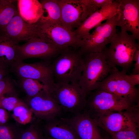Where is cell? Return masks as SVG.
<instances>
[{"mask_svg": "<svg viewBox=\"0 0 139 139\" xmlns=\"http://www.w3.org/2000/svg\"><path fill=\"white\" fill-rule=\"evenodd\" d=\"M119 4L117 0H113L90 15L74 31L77 37L82 40L87 38L91 29L118 13Z\"/></svg>", "mask_w": 139, "mask_h": 139, "instance_id": "15", "label": "cell"}, {"mask_svg": "<svg viewBox=\"0 0 139 139\" xmlns=\"http://www.w3.org/2000/svg\"><path fill=\"white\" fill-rule=\"evenodd\" d=\"M25 103L15 97H2L0 107L9 111L13 110L17 106Z\"/></svg>", "mask_w": 139, "mask_h": 139, "instance_id": "27", "label": "cell"}, {"mask_svg": "<svg viewBox=\"0 0 139 139\" xmlns=\"http://www.w3.org/2000/svg\"><path fill=\"white\" fill-rule=\"evenodd\" d=\"M15 1L0 0V32H3L13 17L19 13Z\"/></svg>", "mask_w": 139, "mask_h": 139, "instance_id": "21", "label": "cell"}, {"mask_svg": "<svg viewBox=\"0 0 139 139\" xmlns=\"http://www.w3.org/2000/svg\"><path fill=\"white\" fill-rule=\"evenodd\" d=\"M89 95L86 105L88 108L87 112L90 116L107 112L125 110L132 106L133 104L127 100L104 91L96 90Z\"/></svg>", "mask_w": 139, "mask_h": 139, "instance_id": "9", "label": "cell"}, {"mask_svg": "<svg viewBox=\"0 0 139 139\" xmlns=\"http://www.w3.org/2000/svg\"><path fill=\"white\" fill-rule=\"evenodd\" d=\"M18 134L10 127L0 125V139H17Z\"/></svg>", "mask_w": 139, "mask_h": 139, "instance_id": "30", "label": "cell"}, {"mask_svg": "<svg viewBox=\"0 0 139 139\" xmlns=\"http://www.w3.org/2000/svg\"><path fill=\"white\" fill-rule=\"evenodd\" d=\"M9 115L7 110L0 107V125H4L8 121Z\"/></svg>", "mask_w": 139, "mask_h": 139, "instance_id": "31", "label": "cell"}, {"mask_svg": "<svg viewBox=\"0 0 139 139\" xmlns=\"http://www.w3.org/2000/svg\"><path fill=\"white\" fill-rule=\"evenodd\" d=\"M2 97H0V105H1V98Z\"/></svg>", "mask_w": 139, "mask_h": 139, "instance_id": "37", "label": "cell"}, {"mask_svg": "<svg viewBox=\"0 0 139 139\" xmlns=\"http://www.w3.org/2000/svg\"><path fill=\"white\" fill-rule=\"evenodd\" d=\"M10 68L11 71L20 78H29L37 80L42 84L48 91L55 84L51 63L48 61L31 63L16 62Z\"/></svg>", "mask_w": 139, "mask_h": 139, "instance_id": "8", "label": "cell"}, {"mask_svg": "<svg viewBox=\"0 0 139 139\" xmlns=\"http://www.w3.org/2000/svg\"><path fill=\"white\" fill-rule=\"evenodd\" d=\"M48 91L63 110L75 115L86 106L87 95L79 83H56Z\"/></svg>", "mask_w": 139, "mask_h": 139, "instance_id": "5", "label": "cell"}, {"mask_svg": "<svg viewBox=\"0 0 139 139\" xmlns=\"http://www.w3.org/2000/svg\"><path fill=\"white\" fill-rule=\"evenodd\" d=\"M80 139H101L98 126L87 112L79 113L67 118Z\"/></svg>", "mask_w": 139, "mask_h": 139, "instance_id": "17", "label": "cell"}, {"mask_svg": "<svg viewBox=\"0 0 139 139\" xmlns=\"http://www.w3.org/2000/svg\"><path fill=\"white\" fill-rule=\"evenodd\" d=\"M89 16L113 0H82Z\"/></svg>", "mask_w": 139, "mask_h": 139, "instance_id": "26", "label": "cell"}, {"mask_svg": "<svg viewBox=\"0 0 139 139\" xmlns=\"http://www.w3.org/2000/svg\"><path fill=\"white\" fill-rule=\"evenodd\" d=\"M118 13L103 23H100L86 39L82 40L80 50L82 54L101 52L117 34Z\"/></svg>", "mask_w": 139, "mask_h": 139, "instance_id": "7", "label": "cell"}, {"mask_svg": "<svg viewBox=\"0 0 139 139\" xmlns=\"http://www.w3.org/2000/svg\"><path fill=\"white\" fill-rule=\"evenodd\" d=\"M110 135L112 139H139L137 128L124 129Z\"/></svg>", "mask_w": 139, "mask_h": 139, "instance_id": "28", "label": "cell"}, {"mask_svg": "<svg viewBox=\"0 0 139 139\" xmlns=\"http://www.w3.org/2000/svg\"><path fill=\"white\" fill-rule=\"evenodd\" d=\"M39 37L62 50L69 48H80L82 40L74 31L55 23L42 16L34 24Z\"/></svg>", "mask_w": 139, "mask_h": 139, "instance_id": "4", "label": "cell"}, {"mask_svg": "<svg viewBox=\"0 0 139 139\" xmlns=\"http://www.w3.org/2000/svg\"><path fill=\"white\" fill-rule=\"evenodd\" d=\"M44 139H54L49 136H48L46 137L45 138L44 137Z\"/></svg>", "mask_w": 139, "mask_h": 139, "instance_id": "35", "label": "cell"}, {"mask_svg": "<svg viewBox=\"0 0 139 139\" xmlns=\"http://www.w3.org/2000/svg\"><path fill=\"white\" fill-rule=\"evenodd\" d=\"M7 68L0 65V81L6 76L8 72Z\"/></svg>", "mask_w": 139, "mask_h": 139, "instance_id": "34", "label": "cell"}, {"mask_svg": "<svg viewBox=\"0 0 139 139\" xmlns=\"http://www.w3.org/2000/svg\"><path fill=\"white\" fill-rule=\"evenodd\" d=\"M126 74V72L120 71L116 67H113L97 90L110 93L133 104L138 99V92L135 86L130 83Z\"/></svg>", "mask_w": 139, "mask_h": 139, "instance_id": "10", "label": "cell"}, {"mask_svg": "<svg viewBox=\"0 0 139 139\" xmlns=\"http://www.w3.org/2000/svg\"><path fill=\"white\" fill-rule=\"evenodd\" d=\"M136 39L127 32H120L115 35L109 47L103 51L106 58L112 67L120 66L126 73L131 67L135 52L139 49Z\"/></svg>", "mask_w": 139, "mask_h": 139, "instance_id": "2", "label": "cell"}, {"mask_svg": "<svg viewBox=\"0 0 139 139\" xmlns=\"http://www.w3.org/2000/svg\"><path fill=\"white\" fill-rule=\"evenodd\" d=\"M15 91L13 82L9 77L6 76L0 81V97L13 93Z\"/></svg>", "mask_w": 139, "mask_h": 139, "instance_id": "29", "label": "cell"}, {"mask_svg": "<svg viewBox=\"0 0 139 139\" xmlns=\"http://www.w3.org/2000/svg\"><path fill=\"white\" fill-rule=\"evenodd\" d=\"M73 48L63 50L51 63L55 83H79L83 67L82 55Z\"/></svg>", "mask_w": 139, "mask_h": 139, "instance_id": "3", "label": "cell"}, {"mask_svg": "<svg viewBox=\"0 0 139 139\" xmlns=\"http://www.w3.org/2000/svg\"><path fill=\"white\" fill-rule=\"evenodd\" d=\"M90 116L98 126L110 135L124 129L138 127V115L132 108L123 111L97 113Z\"/></svg>", "mask_w": 139, "mask_h": 139, "instance_id": "6", "label": "cell"}, {"mask_svg": "<svg viewBox=\"0 0 139 139\" xmlns=\"http://www.w3.org/2000/svg\"><path fill=\"white\" fill-rule=\"evenodd\" d=\"M12 111V116L18 123L25 125L31 121L33 113L25 103L18 106Z\"/></svg>", "mask_w": 139, "mask_h": 139, "instance_id": "24", "label": "cell"}, {"mask_svg": "<svg viewBox=\"0 0 139 139\" xmlns=\"http://www.w3.org/2000/svg\"><path fill=\"white\" fill-rule=\"evenodd\" d=\"M2 32L18 43L21 41L39 37L34 24L26 22L19 13L13 17Z\"/></svg>", "mask_w": 139, "mask_h": 139, "instance_id": "16", "label": "cell"}, {"mask_svg": "<svg viewBox=\"0 0 139 139\" xmlns=\"http://www.w3.org/2000/svg\"><path fill=\"white\" fill-rule=\"evenodd\" d=\"M83 67L79 82L88 95L98 89L101 82L112 71V67L106 60L104 51L83 54Z\"/></svg>", "mask_w": 139, "mask_h": 139, "instance_id": "1", "label": "cell"}, {"mask_svg": "<svg viewBox=\"0 0 139 139\" xmlns=\"http://www.w3.org/2000/svg\"><path fill=\"white\" fill-rule=\"evenodd\" d=\"M41 131L38 126L32 125L19 133L17 139H44Z\"/></svg>", "mask_w": 139, "mask_h": 139, "instance_id": "25", "label": "cell"}, {"mask_svg": "<svg viewBox=\"0 0 139 139\" xmlns=\"http://www.w3.org/2000/svg\"><path fill=\"white\" fill-rule=\"evenodd\" d=\"M135 61L134 68L132 71V74H139V49L135 52L133 58V61Z\"/></svg>", "mask_w": 139, "mask_h": 139, "instance_id": "32", "label": "cell"}, {"mask_svg": "<svg viewBox=\"0 0 139 139\" xmlns=\"http://www.w3.org/2000/svg\"><path fill=\"white\" fill-rule=\"evenodd\" d=\"M63 50L57 49L39 37L32 38L18 47V61L32 58L45 61L57 57Z\"/></svg>", "mask_w": 139, "mask_h": 139, "instance_id": "12", "label": "cell"}, {"mask_svg": "<svg viewBox=\"0 0 139 139\" xmlns=\"http://www.w3.org/2000/svg\"><path fill=\"white\" fill-rule=\"evenodd\" d=\"M0 34V65L8 68L18 61V43L3 32Z\"/></svg>", "mask_w": 139, "mask_h": 139, "instance_id": "19", "label": "cell"}, {"mask_svg": "<svg viewBox=\"0 0 139 139\" xmlns=\"http://www.w3.org/2000/svg\"><path fill=\"white\" fill-rule=\"evenodd\" d=\"M45 128L49 136L55 139H80L67 118H56L47 121Z\"/></svg>", "mask_w": 139, "mask_h": 139, "instance_id": "18", "label": "cell"}, {"mask_svg": "<svg viewBox=\"0 0 139 139\" xmlns=\"http://www.w3.org/2000/svg\"><path fill=\"white\" fill-rule=\"evenodd\" d=\"M29 98L30 109L33 114L40 119L49 121L59 116L63 111L46 89L43 90L36 95Z\"/></svg>", "mask_w": 139, "mask_h": 139, "instance_id": "13", "label": "cell"}, {"mask_svg": "<svg viewBox=\"0 0 139 139\" xmlns=\"http://www.w3.org/2000/svg\"><path fill=\"white\" fill-rule=\"evenodd\" d=\"M17 4L19 14L28 23L35 24L44 15V10L38 0H19Z\"/></svg>", "mask_w": 139, "mask_h": 139, "instance_id": "20", "label": "cell"}, {"mask_svg": "<svg viewBox=\"0 0 139 139\" xmlns=\"http://www.w3.org/2000/svg\"><path fill=\"white\" fill-rule=\"evenodd\" d=\"M40 2L48 14L46 16L43 15V17L52 22L61 25V10L57 0H42Z\"/></svg>", "mask_w": 139, "mask_h": 139, "instance_id": "22", "label": "cell"}, {"mask_svg": "<svg viewBox=\"0 0 139 139\" xmlns=\"http://www.w3.org/2000/svg\"><path fill=\"white\" fill-rule=\"evenodd\" d=\"M20 84L29 97L36 95L43 90H46L39 81L30 79L20 78Z\"/></svg>", "mask_w": 139, "mask_h": 139, "instance_id": "23", "label": "cell"}, {"mask_svg": "<svg viewBox=\"0 0 139 139\" xmlns=\"http://www.w3.org/2000/svg\"><path fill=\"white\" fill-rule=\"evenodd\" d=\"M101 139H109L107 137H102L101 138Z\"/></svg>", "mask_w": 139, "mask_h": 139, "instance_id": "36", "label": "cell"}, {"mask_svg": "<svg viewBox=\"0 0 139 139\" xmlns=\"http://www.w3.org/2000/svg\"><path fill=\"white\" fill-rule=\"evenodd\" d=\"M119 3L117 26L122 32L128 31L139 39V0H117Z\"/></svg>", "mask_w": 139, "mask_h": 139, "instance_id": "11", "label": "cell"}, {"mask_svg": "<svg viewBox=\"0 0 139 139\" xmlns=\"http://www.w3.org/2000/svg\"><path fill=\"white\" fill-rule=\"evenodd\" d=\"M126 77L131 85L134 86L139 84V74H131L127 75Z\"/></svg>", "mask_w": 139, "mask_h": 139, "instance_id": "33", "label": "cell"}, {"mask_svg": "<svg viewBox=\"0 0 139 139\" xmlns=\"http://www.w3.org/2000/svg\"><path fill=\"white\" fill-rule=\"evenodd\" d=\"M57 1L60 8L61 25L69 30L74 31L89 16L82 0Z\"/></svg>", "mask_w": 139, "mask_h": 139, "instance_id": "14", "label": "cell"}]
</instances>
